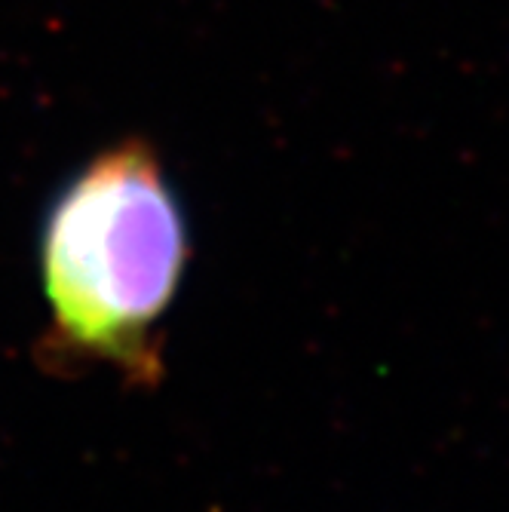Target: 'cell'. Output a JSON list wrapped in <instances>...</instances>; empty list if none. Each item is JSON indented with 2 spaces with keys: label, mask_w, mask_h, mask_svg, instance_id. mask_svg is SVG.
I'll list each match as a JSON object with an SVG mask.
<instances>
[{
  "label": "cell",
  "mask_w": 509,
  "mask_h": 512,
  "mask_svg": "<svg viewBox=\"0 0 509 512\" xmlns=\"http://www.w3.org/2000/svg\"><path fill=\"white\" fill-rule=\"evenodd\" d=\"M191 264V224L160 151L120 138L59 184L40 218L46 329L34 356L53 375L114 371L154 390L163 319Z\"/></svg>",
  "instance_id": "6da1fadb"
}]
</instances>
